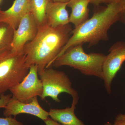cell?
I'll return each mask as SVG.
<instances>
[{"instance_id": "9", "label": "cell", "mask_w": 125, "mask_h": 125, "mask_svg": "<svg viewBox=\"0 0 125 125\" xmlns=\"http://www.w3.org/2000/svg\"><path fill=\"white\" fill-rule=\"evenodd\" d=\"M23 113L35 116L43 121L49 116V112L40 106L37 97L29 103L22 102L11 97L3 112L4 116H14L15 117L17 115Z\"/></svg>"}, {"instance_id": "2", "label": "cell", "mask_w": 125, "mask_h": 125, "mask_svg": "<svg viewBox=\"0 0 125 125\" xmlns=\"http://www.w3.org/2000/svg\"><path fill=\"white\" fill-rule=\"evenodd\" d=\"M122 11L118 2L108 4L102 10L95 12L90 19L73 29L71 37L57 58L70 48L79 44L86 43L90 47L101 41L108 40V30L113 25L120 20Z\"/></svg>"}, {"instance_id": "5", "label": "cell", "mask_w": 125, "mask_h": 125, "mask_svg": "<svg viewBox=\"0 0 125 125\" xmlns=\"http://www.w3.org/2000/svg\"><path fill=\"white\" fill-rule=\"evenodd\" d=\"M42 83L43 90L40 97L42 101L49 97L57 103L61 102L58 96L65 93L71 95L72 102L77 104L79 96L78 92L72 87V83L68 76L63 72L52 68L45 69L38 74Z\"/></svg>"}, {"instance_id": "1", "label": "cell", "mask_w": 125, "mask_h": 125, "mask_svg": "<svg viewBox=\"0 0 125 125\" xmlns=\"http://www.w3.org/2000/svg\"><path fill=\"white\" fill-rule=\"evenodd\" d=\"M73 30L69 24L52 28L46 23L39 27L35 37L23 49L27 64L30 67L37 65L38 74L49 68L67 43Z\"/></svg>"}, {"instance_id": "8", "label": "cell", "mask_w": 125, "mask_h": 125, "mask_svg": "<svg viewBox=\"0 0 125 125\" xmlns=\"http://www.w3.org/2000/svg\"><path fill=\"white\" fill-rule=\"evenodd\" d=\"M38 28L31 11L22 19L18 28L14 32L11 51L22 52L24 47L36 37Z\"/></svg>"}, {"instance_id": "7", "label": "cell", "mask_w": 125, "mask_h": 125, "mask_svg": "<svg viewBox=\"0 0 125 125\" xmlns=\"http://www.w3.org/2000/svg\"><path fill=\"white\" fill-rule=\"evenodd\" d=\"M103 66V79L108 93L112 92V83L125 61V42H117L111 47Z\"/></svg>"}, {"instance_id": "3", "label": "cell", "mask_w": 125, "mask_h": 125, "mask_svg": "<svg viewBox=\"0 0 125 125\" xmlns=\"http://www.w3.org/2000/svg\"><path fill=\"white\" fill-rule=\"evenodd\" d=\"M83 44L74 46L67 50L52 63L54 67L68 66L79 71L83 74L103 79V66L106 55L99 53L87 54Z\"/></svg>"}, {"instance_id": "23", "label": "cell", "mask_w": 125, "mask_h": 125, "mask_svg": "<svg viewBox=\"0 0 125 125\" xmlns=\"http://www.w3.org/2000/svg\"><path fill=\"white\" fill-rule=\"evenodd\" d=\"M113 125H125V122L115 120Z\"/></svg>"}, {"instance_id": "11", "label": "cell", "mask_w": 125, "mask_h": 125, "mask_svg": "<svg viewBox=\"0 0 125 125\" xmlns=\"http://www.w3.org/2000/svg\"><path fill=\"white\" fill-rule=\"evenodd\" d=\"M68 2L51 1L46 9L47 23L52 28L62 27L69 24V16L67 10Z\"/></svg>"}, {"instance_id": "24", "label": "cell", "mask_w": 125, "mask_h": 125, "mask_svg": "<svg viewBox=\"0 0 125 125\" xmlns=\"http://www.w3.org/2000/svg\"><path fill=\"white\" fill-rule=\"evenodd\" d=\"M53 2H68L70 0H52Z\"/></svg>"}, {"instance_id": "16", "label": "cell", "mask_w": 125, "mask_h": 125, "mask_svg": "<svg viewBox=\"0 0 125 125\" xmlns=\"http://www.w3.org/2000/svg\"><path fill=\"white\" fill-rule=\"evenodd\" d=\"M0 125H24L22 122L17 121L15 117L12 116L0 117Z\"/></svg>"}, {"instance_id": "12", "label": "cell", "mask_w": 125, "mask_h": 125, "mask_svg": "<svg viewBox=\"0 0 125 125\" xmlns=\"http://www.w3.org/2000/svg\"><path fill=\"white\" fill-rule=\"evenodd\" d=\"M90 1L91 0H70L68 2L67 6L71 9L70 23L74 25V28L88 19V6Z\"/></svg>"}, {"instance_id": "13", "label": "cell", "mask_w": 125, "mask_h": 125, "mask_svg": "<svg viewBox=\"0 0 125 125\" xmlns=\"http://www.w3.org/2000/svg\"><path fill=\"white\" fill-rule=\"evenodd\" d=\"M76 105L72 102L70 107L61 109L51 108L48 112L49 116L62 125H85L75 114Z\"/></svg>"}, {"instance_id": "19", "label": "cell", "mask_w": 125, "mask_h": 125, "mask_svg": "<svg viewBox=\"0 0 125 125\" xmlns=\"http://www.w3.org/2000/svg\"><path fill=\"white\" fill-rule=\"evenodd\" d=\"M115 120L125 122V114H118L116 117Z\"/></svg>"}, {"instance_id": "17", "label": "cell", "mask_w": 125, "mask_h": 125, "mask_svg": "<svg viewBox=\"0 0 125 125\" xmlns=\"http://www.w3.org/2000/svg\"><path fill=\"white\" fill-rule=\"evenodd\" d=\"M11 97L10 94L6 95L4 94L0 95V108H5Z\"/></svg>"}, {"instance_id": "4", "label": "cell", "mask_w": 125, "mask_h": 125, "mask_svg": "<svg viewBox=\"0 0 125 125\" xmlns=\"http://www.w3.org/2000/svg\"><path fill=\"white\" fill-rule=\"evenodd\" d=\"M23 52L10 51L0 55V95L20 83L29 72Z\"/></svg>"}, {"instance_id": "22", "label": "cell", "mask_w": 125, "mask_h": 125, "mask_svg": "<svg viewBox=\"0 0 125 125\" xmlns=\"http://www.w3.org/2000/svg\"><path fill=\"white\" fill-rule=\"evenodd\" d=\"M122 10H125V0H121L119 2Z\"/></svg>"}, {"instance_id": "25", "label": "cell", "mask_w": 125, "mask_h": 125, "mask_svg": "<svg viewBox=\"0 0 125 125\" xmlns=\"http://www.w3.org/2000/svg\"><path fill=\"white\" fill-rule=\"evenodd\" d=\"M104 125H113L111 123H110L109 122H107V123H105Z\"/></svg>"}, {"instance_id": "20", "label": "cell", "mask_w": 125, "mask_h": 125, "mask_svg": "<svg viewBox=\"0 0 125 125\" xmlns=\"http://www.w3.org/2000/svg\"><path fill=\"white\" fill-rule=\"evenodd\" d=\"M120 0H102V3L108 4L112 2H118Z\"/></svg>"}, {"instance_id": "26", "label": "cell", "mask_w": 125, "mask_h": 125, "mask_svg": "<svg viewBox=\"0 0 125 125\" xmlns=\"http://www.w3.org/2000/svg\"><path fill=\"white\" fill-rule=\"evenodd\" d=\"M1 0H0V2H1Z\"/></svg>"}, {"instance_id": "21", "label": "cell", "mask_w": 125, "mask_h": 125, "mask_svg": "<svg viewBox=\"0 0 125 125\" xmlns=\"http://www.w3.org/2000/svg\"><path fill=\"white\" fill-rule=\"evenodd\" d=\"M120 20L125 24V10L122 12Z\"/></svg>"}, {"instance_id": "14", "label": "cell", "mask_w": 125, "mask_h": 125, "mask_svg": "<svg viewBox=\"0 0 125 125\" xmlns=\"http://www.w3.org/2000/svg\"><path fill=\"white\" fill-rule=\"evenodd\" d=\"M52 0H30L31 13L38 28L47 23L46 9Z\"/></svg>"}, {"instance_id": "10", "label": "cell", "mask_w": 125, "mask_h": 125, "mask_svg": "<svg viewBox=\"0 0 125 125\" xmlns=\"http://www.w3.org/2000/svg\"><path fill=\"white\" fill-rule=\"evenodd\" d=\"M30 11V0H14L11 7L6 10L0 8V22L6 23L15 30L23 18Z\"/></svg>"}, {"instance_id": "15", "label": "cell", "mask_w": 125, "mask_h": 125, "mask_svg": "<svg viewBox=\"0 0 125 125\" xmlns=\"http://www.w3.org/2000/svg\"><path fill=\"white\" fill-rule=\"evenodd\" d=\"M14 32L9 25L0 22V55L11 50Z\"/></svg>"}, {"instance_id": "18", "label": "cell", "mask_w": 125, "mask_h": 125, "mask_svg": "<svg viewBox=\"0 0 125 125\" xmlns=\"http://www.w3.org/2000/svg\"><path fill=\"white\" fill-rule=\"evenodd\" d=\"M44 121L46 125H62L55 121L53 120L51 118L49 117L44 120Z\"/></svg>"}, {"instance_id": "6", "label": "cell", "mask_w": 125, "mask_h": 125, "mask_svg": "<svg viewBox=\"0 0 125 125\" xmlns=\"http://www.w3.org/2000/svg\"><path fill=\"white\" fill-rule=\"evenodd\" d=\"M38 75L37 66H30L28 73L23 80L9 90L13 94L12 97L20 102L29 103L35 97H41L43 88Z\"/></svg>"}]
</instances>
